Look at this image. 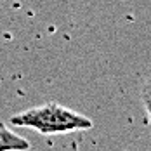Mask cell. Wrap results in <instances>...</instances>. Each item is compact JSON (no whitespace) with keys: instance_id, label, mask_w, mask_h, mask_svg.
<instances>
[{"instance_id":"obj_1","label":"cell","mask_w":151,"mask_h":151,"mask_svg":"<svg viewBox=\"0 0 151 151\" xmlns=\"http://www.w3.org/2000/svg\"><path fill=\"white\" fill-rule=\"evenodd\" d=\"M11 125L33 129L42 136H63L76 130H89L94 123L89 116L76 113L59 103H47L11 116Z\"/></svg>"},{"instance_id":"obj_2","label":"cell","mask_w":151,"mask_h":151,"mask_svg":"<svg viewBox=\"0 0 151 151\" xmlns=\"http://www.w3.org/2000/svg\"><path fill=\"white\" fill-rule=\"evenodd\" d=\"M31 148L26 137L16 134L11 127L0 122V151H28Z\"/></svg>"},{"instance_id":"obj_3","label":"cell","mask_w":151,"mask_h":151,"mask_svg":"<svg viewBox=\"0 0 151 151\" xmlns=\"http://www.w3.org/2000/svg\"><path fill=\"white\" fill-rule=\"evenodd\" d=\"M141 101H142V106L146 109V115L151 123V76L146 78L141 85Z\"/></svg>"}]
</instances>
